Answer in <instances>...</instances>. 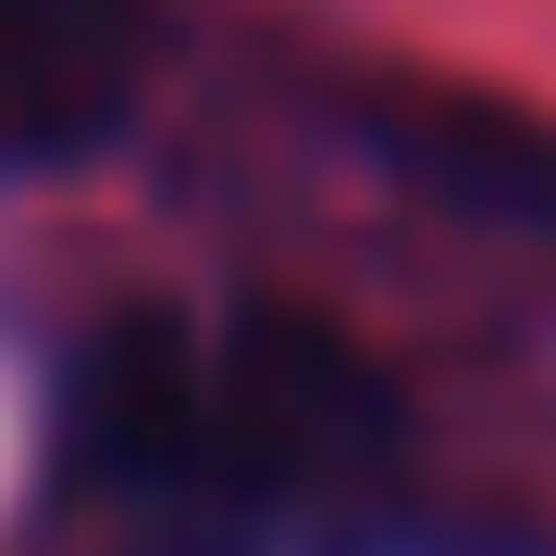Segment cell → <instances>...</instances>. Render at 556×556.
Masks as SVG:
<instances>
[{
	"mask_svg": "<svg viewBox=\"0 0 556 556\" xmlns=\"http://www.w3.org/2000/svg\"><path fill=\"white\" fill-rule=\"evenodd\" d=\"M137 100V0H0V174L87 161Z\"/></svg>",
	"mask_w": 556,
	"mask_h": 556,
	"instance_id": "obj_2",
	"label": "cell"
},
{
	"mask_svg": "<svg viewBox=\"0 0 556 556\" xmlns=\"http://www.w3.org/2000/svg\"><path fill=\"white\" fill-rule=\"evenodd\" d=\"M62 457L87 507L161 544H223L321 495H358L396 457V396L309 309H124L62 371Z\"/></svg>",
	"mask_w": 556,
	"mask_h": 556,
	"instance_id": "obj_1",
	"label": "cell"
},
{
	"mask_svg": "<svg viewBox=\"0 0 556 556\" xmlns=\"http://www.w3.org/2000/svg\"><path fill=\"white\" fill-rule=\"evenodd\" d=\"M396 149L445 199L507 211V223H556V124L519 100H482V87H420L396 112Z\"/></svg>",
	"mask_w": 556,
	"mask_h": 556,
	"instance_id": "obj_3",
	"label": "cell"
}]
</instances>
